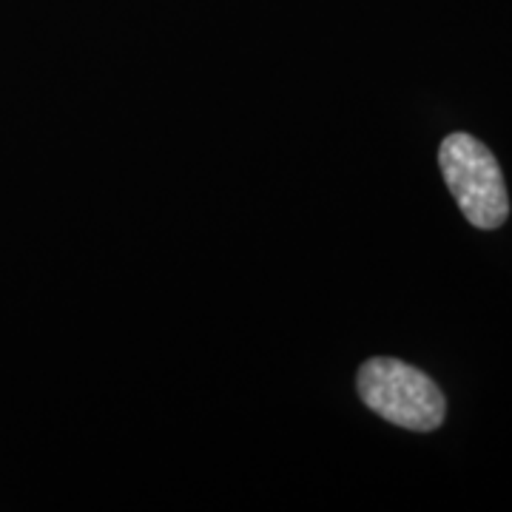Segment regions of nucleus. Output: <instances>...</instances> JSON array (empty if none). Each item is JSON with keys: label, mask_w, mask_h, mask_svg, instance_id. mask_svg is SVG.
<instances>
[{"label": "nucleus", "mask_w": 512, "mask_h": 512, "mask_svg": "<svg viewBox=\"0 0 512 512\" xmlns=\"http://www.w3.org/2000/svg\"><path fill=\"white\" fill-rule=\"evenodd\" d=\"M356 387L362 402L376 416L413 433H433L447 416V402L439 384L419 367L399 359H367L359 367Z\"/></svg>", "instance_id": "nucleus-1"}, {"label": "nucleus", "mask_w": 512, "mask_h": 512, "mask_svg": "<svg viewBox=\"0 0 512 512\" xmlns=\"http://www.w3.org/2000/svg\"><path fill=\"white\" fill-rule=\"evenodd\" d=\"M444 183L458 208L481 231H495L510 217V197L495 154L473 134L456 131L439 148Z\"/></svg>", "instance_id": "nucleus-2"}]
</instances>
